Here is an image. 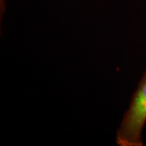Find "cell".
<instances>
[{"instance_id":"6da1fadb","label":"cell","mask_w":146,"mask_h":146,"mask_svg":"<svg viewBox=\"0 0 146 146\" xmlns=\"http://www.w3.org/2000/svg\"><path fill=\"white\" fill-rule=\"evenodd\" d=\"M146 123V71L133 94L117 132L120 146H141V133Z\"/></svg>"},{"instance_id":"7a4b0ae2","label":"cell","mask_w":146,"mask_h":146,"mask_svg":"<svg viewBox=\"0 0 146 146\" xmlns=\"http://www.w3.org/2000/svg\"><path fill=\"white\" fill-rule=\"evenodd\" d=\"M1 1H3V0H1Z\"/></svg>"}]
</instances>
